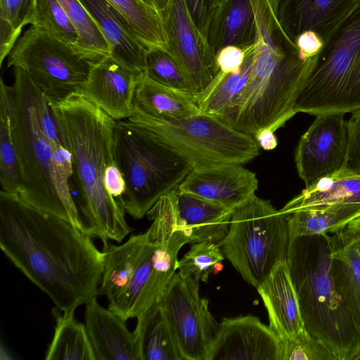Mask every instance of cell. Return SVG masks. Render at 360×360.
I'll list each match as a JSON object with an SVG mask.
<instances>
[{
	"label": "cell",
	"instance_id": "31",
	"mask_svg": "<svg viewBox=\"0 0 360 360\" xmlns=\"http://www.w3.org/2000/svg\"><path fill=\"white\" fill-rule=\"evenodd\" d=\"M74 26L77 51L92 64L110 56V50L98 24L80 0H58Z\"/></svg>",
	"mask_w": 360,
	"mask_h": 360
},
{
	"label": "cell",
	"instance_id": "42",
	"mask_svg": "<svg viewBox=\"0 0 360 360\" xmlns=\"http://www.w3.org/2000/svg\"><path fill=\"white\" fill-rule=\"evenodd\" d=\"M245 59L244 49L235 46H227L216 55V63L219 70L228 73L238 70Z\"/></svg>",
	"mask_w": 360,
	"mask_h": 360
},
{
	"label": "cell",
	"instance_id": "10",
	"mask_svg": "<svg viewBox=\"0 0 360 360\" xmlns=\"http://www.w3.org/2000/svg\"><path fill=\"white\" fill-rule=\"evenodd\" d=\"M103 252L98 296L107 297L110 310L126 321L160 301L155 280L159 239L151 226L122 245L103 243Z\"/></svg>",
	"mask_w": 360,
	"mask_h": 360
},
{
	"label": "cell",
	"instance_id": "14",
	"mask_svg": "<svg viewBox=\"0 0 360 360\" xmlns=\"http://www.w3.org/2000/svg\"><path fill=\"white\" fill-rule=\"evenodd\" d=\"M161 18L167 41L166 49L181 63L198 95L219 71L216 56L194 23L184 0H172Z\"/></svg>",
	"mask_w": 360,
	"mask_h": 360
},
{
	"label": "cell",
	"instance_id": "27",
	"mask_svg": "<svg viewBox=\"0 0 360 360\" xmlns=\"http://www.w3.org/2000/svg\"><path fill=\"white\" fill-rule=\"evenodd\" d=\"M360 204V176L337 172L305 188L281 209L285 213L304 209Z\"/></svg>",
	"mask_w": 360,
	"mask_h": 360
},
{
	"label": "cell",
	"instance_id": "7",
	"mask_svg": "<svg viewBox=\"0 0 360 360\" xmlns=\"http://www.w3.org/2000/svg\"><path fill=\"white\" fill-rule=\"evenodd\" d=\"M295 110L315 116L360 111V0L316 56Z\"/></svg>",
	"mask_w": 360,
	"mask_h": 360
},
{
	"label": "cell",
	"instance_id": "13",
	"mask_svg": "<svg viewBox=\"0 0 360 360\" xmlns=\"http://www.w3.org/2000/svg\"><path fill=\"white\" fill-rule=\"evenodd\" d=\"M342 113L316 116L300 137L295 150V164L305 188L321 179L339 172L347 150V121Z\"/></svg>",
	"mask_w": 360,
	"mask_h": 360
},
{
	"label": "cell",
	"instance_id": "21",
	"mask_svg": "<svg viewBox=\"0 0 360 360\" xmlns=\"http://www.w3.org/2000/svg\"><path fill=\"white\" fill-rule=\"evenodd\" d=\"M174 193L176 223L190 243H218L226 236L234 210L178 187Z\"/></svg>",
	"mask_w": 360,
	"mask_h": 360
},
{
	"label": "cell",
	"instance_id": "2",
	"mask_svg": "<svg viewBox=\"0 0 360 360\" xmlns=\"http://www.w3.org/2000/svg\"><path fill=\"white\" fill-rule=\"evenodd\" d=\"M51 105L71 154L72 176L77 193L75 202L84 233L103 243L110 240L122 242L132 229L126 221L124 210L105 184L108 169L116 164V120L79 93L51 102Z\"/></svg>",
	"mask_w": 360,
	"mask_h": 360
},
{
	"label": "cell",
	"instance_id": "46",
	"mask_svg": "<svg viewBox=\"0 0 360 360\" xmlns=\"http://www.w3.org/2000/svg\"><path fill=\"white\" fill-rule=\"evenodd\" d=\"M148 6L156 11L160 17L167 11L172 0H142Z\"/></svg>",
	"mask_w": 360,
	"mask_h": 360
},
{
	"label": "cell",
	"instance_id": "39",
	"mask_svg": "<svg viewBox=\"0 0 360 360\" xmlns=\"http://www.w3.org/2000/svg\"><path fill=\"white\" fill-rule=\"evenodd\" d=\"M341 174L360 176V111L347 121V150Z\"/></svg>",
	"mask_w": 360,
	"mask_h": 360
},
{
	"label": "cell",
	"instance_id": "15",
	"mask_svg": "<svg viewBox=\"0 0 360 360\" xmlns=\"http://www.w3.org/2000/svg\"><path fill=\"white\" fill-rule=\"evenodd\" d=\"M281 342L255 316L224 318L208 360H280Z\"/></svg>",
	"mask_w": 360,
	"mask_h": 360
},
{
	"label": "cell",
	"instance_id": "49",
	"mask_svg": "<svg viewBox=\"0 0 360 360\" xmlns=\"http://www.w3.org/2000/svg\"><path fill=\"white\" fill-rule=\"evenodd\" d=\"M349 360H360V345L354 353L351 356Z\"/></svg>",
	"mask_w": 360,
	"mask_h": 360
},
{
	"label": "cell",
	"instance_id": "23",
	"mask_svg": "<svg viewBox=\"0 0 360 360\" xmlns=\"http://www.w3.org/2000/svg\"><path fill=\"white\" fill-rule=\"evenodd\" d=\"M256 22L250 0H219L212 15L207 40L213 53L224 47L245 49L254 44Z\"/></svg>",
	"mask_w": 360,
	"mask_h": 360
},
{
	"label": "cell",
	"instance_id": "34",
	"mask_svg": "<svg viewBox=\"0 0 360 360\" xmlns=\"http://www.w3.org/2000/svg\"><path fill=\"white\" fill-rule=\"evenodd\" d=\"M144 74L158 84L191 96L197 95L194 85L181 63L163 47L147 48Z\"/></svg>",
	"mask_w": 360,
	"mask_h": 360
},
{
	"label": "cell",
	"instance_id": "32",
	"mask_svg": "<svg viewBox=\"0 0 360 360\" xmlns=\"http://www.w3.org/2000/svg\"><path fill=\"white\" fill-rule=\"evenodd\" d=\"M0 183L2 191L18 193L20 179L11 128L9 86L2 79L0 82Z\"/></svg>",
	"mask_w": 360,
	"mask_h": 360
},
{
	"label": "cell",
	"instance_id": "5",
	"mask_svg": "<svg viewBox=\"0 0 360 360\" xmlns=\"http://www.w3.org/2000/svg\"><path fill=\"white\" fill-rule=\"evenodd\" d=\"M13 73L14 82L9 86L10 116L20 179L18 194L32 206L84 232L77 205L60 186L42 127L39 110L41 91L23 70L14 68Z\"/></svg>",
	"mask_w": 360,
	"mask_h": 360
},
{
	"label": "cell",
	"instance_id": "20",
	"mask_svg": "<svg viewBox=\"0 0 360 360\" xmlns=\"http://www.w3.org/2000/svg\"><path fill=\"white\" fill-rule=\"evenodd\" d=\"M80 1L98 24L110 56L132 72L143 73L147 47L124 15L106 0Z\"/></svg>",
	"mask_w": 360,
	"mask_h": 360
},
{
	"label": "cell",
	"instance_id": "30",
	"mask_svg": "<svg viewBox=\"0 0 360 360\" xmlns=\"http://www.w3.org/2000/svg\"><path fill=\"white\" fill-rule=\"evenodd\" d=\"M244 50L245 59L238 70L228 73L219 71L207 86L194 96L202 112L219 118L242 91L252 65L251 46Z\"/></svg>",
	"mask_w": 360,
	"mask_h": 360
},
{
	"label": "cell",
	"instance_id": "16",
	"mask_svg": "<svg viewBox=\"0 0 360 360\" xmlns=\"http://www.w3.org/2000/svg\"><path fill=\"white\" fill-rule=\"evenodd\" d=\"M257 188L256 174L235 163L194 167L178 186L233 210L254 198Z\"/></svg>",
	"mask_w": 360,
	"mask_h": 360
},
{
	"label": "cell",
	"instance_id": "41",
	"mask_svg": "<svg viewBox=\"0 0 360 360\" xmlns=\"http://www.w3.org/2000/svg\"><path fill=\"white\" fill-rule=\"evenodd\" d=\"M195 25L207 39L208 27L219 0H184Z\"/></svg>",
	"mask_w": 360,
	"mask_h": 360
},
{
	"label": "cell",
	"instance_id": "40",
	"mask_svg": "<svg viewBox=\"0 0 360 360\" xmlns=\"http://www.w3.org/2000/svg\"><path fill=\"white\" fill-rule=\"evenodd\" d=\"M34 0H0V18L22 31L30 23Z\"/></svg>",
	"mask_w": 360,
	"mask_h": 360
},
{
	"label": "cell",
	"instance_id": "18",
	"mask_svg": "<svg viewBox=\"0 0 360 360\" xmlns=\"http://www.w3.org/2000/svg\"><path fill=\"white\" fill-rule=\"evenodd\" d=\"M358 0H281L278 19L290 39L306 32L325 41L352 11Z\"/></svg>",
	"mask_w": 360,
	"mask_h": 360
},
{
	"label": "cell",
	"instance_id": "29",
	"mask_svg": "<svg viewBox=\"0 0 360 360\" xmlns=\"http://www.w3.org/2000/svg\"><path fill=\"white\" fill-rule=\"evenodd\" d=\"M54 335L46 353V360H96L86 326L77 321L74 312H62L55 307Z\"/></svg>",
	"mask_w": 360,
	"mask_h": 360
},
{
	"label": "cell",
	"instance_id": "48",
	"mask_svg": "<svg viewBox=\"0 0 360 360\" xmlns=\"http://www.w3.org/2000/svg\"><path fill=\"white\" fill-rule=\"evenodd\" d=\"M350 236H352L354 246V248L356 250V252L360 258V235H359V236L350 235Z\"/></svg>",
	"mask_w": 360,
	"mask_h": 360
},
{
	"label": "cell",
	"instance_id": "47",
	"mask_svg": "<svg viewBox=\"0 0 360 360\" xmlns=\"http://www.w3.org/2000/svg\"><path fill=\"white\" fill-rule=\"evenodd\" d=\"M344 230L349 235H360V216L349 222Z\"/></svg>",
	"mask_w": 360,
	"mask_h": 360
},
{
	"label": "cell",
	"instance_id": "1",
	"mask_svg": "<svg viewBox=\"0 0 360 360\" xmlns=\"http://www.w3.org/2000/svg\"><path fill=\"white\" fill-rule=\"evenodd\" d=\"M0 248L62 312H75L98 296L105 255L91 237L2 190Z\"/></svg>",
	"mask_w": 360,
	"mask_h": 360
},
{
	"label": "cell",
	"instance_id": "37",
	"mask_svg": "<svg viewBox=\"0 0 360 360\" xmlns=\"http://www.w3.org/2000/svg\"><path fill=\"white\" fill-rule=\"evenodd\" d=\"M224 258L217 243H195L179 260V272L207 283L210 273Z\"/></svg>",
	"mask_w": 360,
	"mask_h": 360
},
{
	"label": "cell",
	"instance_id": "33",
	"mask_svg": "<svg viewBox=\"0 0 360 360\" xmlns=\"http://www.w3.org/2000/svg\"><path fill=\"white\" fill-rule=\"evenodd\" d=\"M127 20L136 36L148 48L167 49L164 24L159 13L142 0H106Z\"/></svg>",
	"mask_w": 360,
	"mask_h": 360
},
{
	"label": "cell",
	"instance_id": "36",
	"mask_svg": "<svg viewBox=\"0 0 360 360\" xmlns=\"http://www.w3.org/2000/svg\"><path fill=\"white\" fill-rule=\"evenodd\" d=\"M31 25L76 47L77 33L58 0H34Z\"/></svg>",
	"mask_w": 360,
	"mask_h": 360
},
{
	"label": "cell",
	"instance_id": "11",
	"mask_svg": "<svg viewBox=\"0 0 360 360\" xmlns=\"http://www.w3.org/2000/svg\"><path fill=\"white\" fill-rule=\"evenodd\" d=\"M92 63L74 46L35 27L20 37L7 59V66L23 70L53 103L78 93Z\"/></svg>",
	"mask_w": 360,
	"mask_h": 360
},
{
	"label": "cell",
	"instance_id": "6",
	"mask_svg": "<svg viewBox=\"0 0 360 360\" xmlns=\"http://www.w3.org/2000/svg\"><path fill=\"white\" fill-rule=\"evenodd\" d=\"M113 149L125 182L119 203L135 219L147 214L193 169L190 162L128 120L117 122Z\"/></svg>",
	"mask_w": 360,
	"mask_h": 360
},
{
	"label": "cell",
	"instance_id": "19",
	"mask_svg": "<svg viewBox=\"0 0 360 360\" xmlns=\"http://www.w3.org/2000/svg\"><path fill=\"white\" fill-rule=\"evenodd\" d=\"M257 290L268 312L269 326L281 340L305 330L287 261L278 263Z\"/></svg>",
	"mask_w": 360,
	"mask_h": 360
},
{
	"label": "cell",
	"instance_id": "8",
	"mask_svg": "<svg viewBox=\"0 0 360 360\" xmlns=\"http://www.w3.org/2000/svg\"><path fill=\"white\" fill-rule=\"evenodd\" d=\"M289 216L255 196L233 211L226 236L217 243L224 257L256 289L288 259Z\"/></svg>",
	"mask_w": 360,
	"mask_h": 360
},
{
	"label": "cell",
	"instance_id": "44",
	"mask_svg": "<svg viewBox=\"0 0 360 360\" xmlns=\"http://www.w3.org/2000/svg\"><path fill=\"white\" fill-rule=\"evenodd\" d=\"M294 43L308 58L316 56L323 46V41L314 33L306 32L299 35Z\"/></svg>",
	"mask_w": 360,
	"mask_h": 360
},
{
	"label": "cell",
	"instance_id": "45",
	"mask_svg": "<svg viewBox=\"0 0 360 360\" xmlns=\"http://www.w3.org/2000/svg\"><path fill=\"white\" fill-rule=\"evenodd\" d=\"M274 132L270 129H262L253 136L259 148L264 150H271L276 148L278 145V140Z\"/></svg>",
	"mask_w": 360,
	"mask_h": 360
},
{
	"label": "cell",
	"instance_id": "22",
	"mask_svg": "<svg viewBox=\"0 0 360 360\" xmlns=\"http://www.w3.org/2000/svg\"><path fill=\"white\" fill-rule=\"evenodd\" d=\"M84 320L96 360H138L134 332L96 298L86 304Z\"/></svg>",
	"mask_w": 360,
	"mask_h": 360
},
{
	"label": "cell",
	"instance_id": "17",
	"mask_svg": "<svg viewBox=\"0 0 360 360\" xmlns=\"http://www.w3.org/2000/svg\"><path fill=\"white\" fill-rule=\"evenodd\" d=\"M139 75L110 56L92 65L78 93L115 120H127L133 112Z\"/></svg>",
	"mask_w": 360,
	"mask_h": 360
},
{
	"label": "cell",
	"instance_id": "25",
	"mask_svg": "<svg viewBox=\"0 0 360 360\" xmlns=\"http://www.w3.org/2000/svg\"><path fill=\"white\" fill-rule=\"evenodd\" d=\"M136 318L134 333L138 360H184L162 301Z\"/></svg>",
	"mask_w": 360,
	"mask_h": 360
},
{
	"label": "cell",
	"instance_id": "38",
	"mask_svg": "<svg viewBox=\"0 0 360 360\" xmlns=\"http://www.w3.org/2000/svg\"><path fill=\"white\" fill-rule=\"evenodd\" d=\"M280 360H333L327 350L305 329L293 338L281 340Z\"/></svg>",
	"mask_w": 360,
	"mask_h": 360
},
{
	"label": "cell",
	"instance_id": "26",
	"mask_svg": "<svg viewBox=\"0 0 360 360\" xmlns=\"http://www.w3.org/2000/svg\"><path fill=\"white\" fill-rule=\"evenodd\" d=\"M134 108L152 117L165 120L201 112L193 96L158 84L147 77L144 72L137 79Z\"/></svg>",
	"mask_w": 360,
	"mask_h": 360
},
{
	"label": "cell",
	"instance_id": "9",
	"mask_svg": "<svg viewBox=\"0 0 360 360\" xmlns=\"http://www.w3.org/2000/svg\"><path fill=\"white\" fill-rule=\"evenodd\" d=\"M127 120L184 158L193 168L223 163L242 165L259 154V146L254 136L202 111L186 117L165 120L134 108Z\"/></svg>",
	"mask_w": 360,
	"mask_h": 360
},
{
	"label": "cell",
	"instance_id": "12",
	"mask_svg": "<svg viewBox=\"0 0 360 360\" xmlns=\"http://www.w3.org/2000/svg\"><path fill=\"white\" fill-rule=\"evenodd\" d=\"M199 285V281L178 271L161 300L184 360H208L219 327Z\"/></svg>",
	"mask_w": 360,
	"mask_h": 360
},
{
	"label": "cell",
	"instance_id": "3",
	"mask_svg": "<svg viewBox=\"0 0 360 360\" xmlns=\"http://www.w3.org/2000/svg\"><path fill=\"white\" fill-rule=\"evenodd\" d=\"M252 65L242 91L219 118L233 129L254 136L274 131L297 112V94L316 56H305L292 41L273 37L251 45Z\"/></svg>",
	"mask_w": 360,
	"mask_h": 360
},
{
	"label": "cell",
	"instance_id": "43",
	"mask_svg": "<svg viewBox=\"0 0 360 360\" xmlns=\"http://www.w3.org/2000/svg\"><path fill=\"white\" fill-rule=\"evenodd\" d=\"M22 31L15 29L8 21L0 18V65L8 56Z\"/></svg>",
	"mask_w": 360,
	"mask_h": 360
},
{
	"label": "cell",
	"instance_id": "4",
	"mask_svg": "<svg viewBox=\"0 0 360 360\" xmlns=\"http://www.w3.org/2000/svg\"><path fill=\"white\" fill-rule=\"evenodd\" d=\"M287 262L305 329L333 360H349L360 345V327L335 288L328 234L291 240Z\"/></svg>",
	"mask_w": 360,
	"mask_h": 360
},
{
	"label": "cell",
	"instance_id": "28",
	"mask_svg": "<svg viewBox=\"0 0 360 360\" xmlns=\"http://www.w3.org/2000/svg\"><path fill=\"white\" fill-rule=\"evenodd\" d=\"M289 215L291 240L302 236L332 234L344 229L360 216V204L299 210Z\"/></svg>",
	"mask_w": 360,
	"mask_h": 360
},
{
	"label": "cell",
	"instance_id": "35",
	"mask_svg": "<svg viewBox=\"0 0 360 360\" xmlns=\"http://www.w3.org/2000/svg\"><path fill=\"white\" fill-rule=\"evenodd\" d=\"M39 110L42 127L50 145L52 158L59 181L65 195L75 200L70 186L72 175L71 154L57 123L51 101L41 92Z\"/></svg>",
	"mask_w": 360,
	"mask_h": 360
},
{
	"label": "cell",
	"instance_id": "24",
	"mask_svg": "<svg viewBox=\"0 0 360 360\" xmlns=\"http://www.w3.org/2000/svg\"><path fill=\"white\" fill-rule=\"evenodd\" d=\"M335 288L345 307L360 327V258L344 229L328 234Z\"/></svg>",
	"mask_w": 360,
	"mask_h": 360
}]
</instances>
